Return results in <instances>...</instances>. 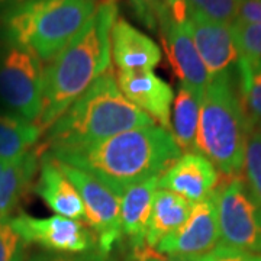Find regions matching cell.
I'll list each match as a JSON object with an SVG mask.
<instances>
[{"mask_svg":"<svg viewBox=\"0 0 261 261\" xmlns=\"http://www.w3.org/2000/svg\"><path fill=\"white\" fill-rule=\"evenodd\" d=\"M251 122L235 93L231 74L209 79L200 97L196 151L226 177L244 170L245 145Z\"/></svg>","mask_w":261,"mask_h":261,"instance_id":"obj_5","label":"cell"},{"mask_svg":"<svg viewBox=\"0 0 261 261\" xmlns=\"http://www.w3.org/2000/svg\"><path fill=\"white\" fill-rule=\"evenodd\" d=\"M23 2H27V0H0V15L8 12L12 8H15V6H18L20 3H23Z\"/></svg>","mask_w":261,"mask_h":261,"instance_id":"obj_33","label":"cell"},{"mask_svg":"<svg viewBox=\"0 0 261 261\" xmlns=\"http://www.w3.org/2000/svg\"><path fill=\"white\" fill-rule=\"evenodd\" d=\"M49 154L94 176L121 197L129 187L160 177L181 151L171 132L154 123L125 130L90 147Z\"/></svg>","mask_w":261,"mask_h":261,"instance_id":"obj_1","label":"cell"},{"mask_svg":"<svg viewBox=\"0 0 261 261\" xmlns=\"http://www.w3.org/2000/svg\"><path fill=\"white\" fill-rule=\"evenodd\" d=\"M130 3L137 18L151 31H157L160 23L170 16L166 0H130Z\"/></svg>","mask_w":261,"mask_h":261,"instance_id":"obj_27","label":"cell"},{"mask_svg":"<svg viewBox=\"0 0 261 261\" xmlns=\"http://www.w3.org/2000/svg\"><path fill=\"white\" fill-rule=\"evenodd\" d=\"M27 245L10 224V218L0 219V261H25Z\"/></svg>","mask_w":261,"mask_h":261,"instance_id":"obj_26","label":"cell"},{"mask_svg":"<svg viewBox=\"0 0 261 261\" xmlns=\"http://www.w3.org/2000/svg\"><path fill=\"white\" fill-rule=\"evenodd\" d=\"M187 27L209 77L231 74L232 67L240 61L231 25L187 12Z\"/></svg>","mask_w":261,"mask_h":261,"instance_id":"obj_11","label":"cell"},{"mask_svg":"<svg viewBox=\"0 0 261 261\" xmlns=\"http://www.w3.org/2000/svg\"><path fill=\"white\" fill-rule=\"evenodd\" d=\"M218 244V211L212 193L209 197L192 205L186 222L177 231L160 241L155 251L171 257L199 258L212 251Z\"/></svg>","mask_w":261,"mask_h":261,"instance_id":"obj_10","label":"cell"},{"mask_svg":"<svg viewBox=\"0 0 261 261\" xmlns=\"http://www.w3.org/2000/svg\"><path fill=\"white\" fill-rule=\"evenodd\" d=\"M100 0H27L0 15V39L49 63L80 32Z\"/></svg>","mask_w":261,"mask_h":261,"instance_id":"obj_4","label":"cell"},{"mask_svg":"<svg viewBox=\"0 0 261 261\" xmlns=\"http://www.w3.org/2000/svg\"><path fill=\"white\" fill-rule=\"evenodd\" d=\"M134 258L137 261H197V258H183L160 254L159 251H155V248H151L148 245L140 250H134Z\"/></svg>","mask_w":261,"mask_h":261,"instance_id":"obj_31","label":"cell"},{"mask_svg":"<svg viewBox=\"0 0 261 261\" xmlns=\"http://www.w3.org/2000/svg\"><path fill=\"white\" fill-rule=\"evenodd\" d=\"M192 211V203L170 190L159 189L154 196L151 216H149L145 243L155 248L160 241L177 231Z\"/></svg>","mask_w":261,"mask_h":261,"instance_id":"obj_19","label":"cell"},{"mask_svg":"<svg viewBox=\"0 0 261 261\" xmlns=\"http://www.w3.org/2000/svg\"><path fill=\"white\" fill-rule=\"evenodd\" d=\"M197 261H261V254L241 251L218 244L212 251L199 257Z\"/></svg>","mask_w":261,"mask_h":261,"instance_id":"obj_28","label":"cell"},{"mask_svg":"<svg viewBox=\"0 0 261 261\" xmlns=\"http://www.w3.org/2000/svg\"><path fill=\"white\" fill-rule=\"evenodd\" d=\"M231 31L240 57L261 61V25L235 20Z\"/></svg>","mask_w":261,"mask_h":261,"instance_id":"obj_25","label":"cell"},{"mask_svg":"<svg viewBox=\"0 0 261 261\" xmlns=\"http://www.w3.org/2000/svg\"><path fill=\"white\" fill-rule=\"evenodd\" d=\"M112 58L119 71L152 70L161 61V49L128 20L118 18L111 31Z\"/></svg>","mask_w":261,"mask_h":261,"instance_id":"obj_15","label":"cell"},{"mask_svg":"<svg viewBox=\"0 0 261 261\" xmlns=\"http://www.w3.org/2000/svg\"><path fill=\"white\" fill-rule=\"evenodd\" d=\"M219 244L261 254V205L243 178L232 177L214 192Z\"/></svg>","mask_w":261,"mask_h":261,"instance_id":"obj_7","label":"cell"},{"mask_svg":"<svg viewBox=\"0 0 261 261\" xmlns=\"http://www.w3.org/2000/svg\"><path fill=\"white\" fill-rule=\"evenodd\" d=\"M241 102L251 123L261 121V61L240 57Z\"/></svg>","mask_w":261,"mask_h":261,"instance_id":"obj_22","label":"cell"},{"mask_svg":"<svg viewBox=\"0 0 261 261\" xmlns=\"http://www.w3.org/2000/svg\"><path fill=\"white\" fill-rule=\"evenodd\" d=\"M235 20L261 25V0H244Z\"/></svg>","mask_w":261,"mask_h":261,"instance_id":"obj_30","label":"cell"},{"mask_svg":"<svg viewBox=\"0 0 261 261\" xmlns=\"http://www.w3.org/2000/svg\"><path fill=\"white\" fill-rule=\"evenodd\" d=\"M187 12H193L200 16L231 25L235 22L238 9L244 0H186Z\"/></svg>","mask_w":261,"mask_h":261,"instance_id":"obj_24","label":"cell"},{"mask_svg":"<svg viewBox=\"0 0 261 261\" xmlns=\"http://www.w3.org/2000/svg\"><path fill=\"white\" fill-rule=\"evenodd\" d=\"M154 123L122 94L109 68L48 128L44 148L48 152L84 148Z\"/></svg>","mask_w":261,"mask_h":261,"instance_id":"obj_3","label":"cell"},{"mask_svg":"<svg viewBox=\"0 0 261 261\" xmlns=\"http://www.w3.org/2000/svg\"><path fill=\"white\" fill-rule=\"evenodd\" d=\"M244 170L247 186L261 205V134L255 123H251L247 137Z\"/></svg>","mask_w":261,"mask_h":261,"instance_id":"obj_23","label":"cell"},{"mask_svg":"<svg viewBox=\"0 0 261 261\" xmlns=\"http://www.w3.org/2000/svg\"><path fill=\"white\" fill-rule=\"evenodd\" d=\"M171 18L181 23L187 20V2L186 0H166Z\"/></svg>","mask_w":261,"mask_h":261,"instance_id":"obj_32","label":"cell"},{"mask_svg":"<svg viewBox=\"0 0 261 261\" xmlns=\"http://www.w3.org/2000/svg\"><path fill=\"white\" fill-rule=\"evenodd\" d=\"M116 83L122 94L135 108L170 132L171 109L174 94L170 84L166 83L151 70L118 71Z\"/></svg>","mask_w":261,"mask_h":261,"instance_id":"obj_12","label":"cell"},{"mask_svg":"<svg viewBox=\"0 0 261 261\" xmlns=\"http://www.w3.org/2000/svg\"><path fill=\"white\" fill-rule=\"evenodd\" d=\"M42 61L25 48L0 39V102L38 123L42 111Z\"/></svg>","mask_w":261,"mask_h":261,"instance_id":"obj_6","label":"cell"},{"mask_svg":"<svg viewBox=\"0 0 261 261\" xmlns=\"http://www.w3.org/2000/svg\"><path fill=\"white\" fill-rule=\"evenodd\" d=\"M118 19L113 0L99 5L94 15L48 65L42 77V132L111 68V31Z\"/></svg>","mask_w":261,"mask_h":261,"instance_id":"obj_2","label":"cell"},{"mask_svg":"<svg viewBox=\"0 0 261 261\" xmlns=\"http://www.w3.org/2000/svg\"><path fill=\"white\" fill-rule=\"evenodd\" d=\"M113 2H115V0H113Z\"/></svg>","mask_w":261,"mask_h":261,"instance_id":"obj_35","label":"cell"},{"mask_svg":"<svg viewBox=\"0 0 261 261\" xmlns=\"http://www.w3.org/2000/svg\"><path fill=\"white\" fill-rule=\"evenodd\" d=\"M199 109H200V96L186 86L180 84L173 102L170 132L180 151H183L185 154L197 152L196 137H197V125H199Z\"/></svg>","mask_w":261,"mask_h":261,"instance_id":"obj_21","label":"cell"},{"mask_svg":"<svg viewBox=\"0 0 261 261\" xmlns=\"http://www.w3.org/2000/svg\"><path fill=\"white\" fill-rule=\"evenodd\" d=\"M10 224L27 244H38L49 251L80 254L99 250L97 240L89 228L60 215L37 218L20 214L10 218Z\"/></svg>","mask_w":261,"mask_h":261,"instance_id":"obj_9","label":"cell"},{"mask_svg":"<svg viewBox=\"0 0 261 261\" xmlns=\"http://www.w3.org/2000/svg\"><path fill=\"white\" fill-rule=\"evenodd\" d=\"M57 164L79 192L83 202L84 221L93 231L99 251L108 255L122 237L121 197L83 170L60 161Z\"/></svg>","mask_w":261,"mask_h":261,"instance_id":"obj_8","label":"cell"},{"mask_svg":"<svg viewBox=\"0 0 261 261\" xmlns=\"http://www.w3.org/2000/svg\"><path fill=\"white\" fill-rule=\"evenodd\" d=\"M255 125H257V128H258V130H260V134H261V121L255 122Z\"/></svg>","mask_w":261,"mask_h":261,"instance_id":"obj_34","label":"cell"},{"mask_svg":"<svg viewBox=\"0 0 261 261\" xmlns=\"http://www.w3.org/2000/svg\"><path fill=\"white\" fill-rule=\"evenodd\" d=\"M29 261H108L106 254L99 250L80 254H65V252H48L32 257Z\"/></svg>","mask_w":261,"mask_h":261,"instance_id":"obj_29","label":"cell"},{"mask_svg":"<svg viewBox=\"0 0 261 261\" xmlns=\"http://www.w3.org/2000/svg\"><path fill=\"white\" fill-rule=\"evenodd\" d=\"M159 31L180 84L189 87L202 97L211 77L196 49L187 20L178 23L170 15L160 23Z\"/></svg>","mask_w":261,"mask_h":261,"instance_id":"obj_13","label":"cell"},{"mask_svg":"<svg viewBox=\"0 0 261 261\" xmlns=\"http://www.w3.org/2000/svg\"><path fill=\"white\" fill-rule=\"evenodd\" d=\"M39 168V154H28L15 160H0V219L9 214L27 193Z\"/></svg>","mask_w":261,"mask_h":261,"instance_id":"obj_18","label":"cell"},{"mask_svg":"<svg viewBox=\"0 0 261 261\" xmlns=\"http://www.w3.org/2000/svg\"><path fill=\"white\" fill-rule=\"evenodd\" d=\"M218 185V170L200 152L180 155L159 177V189L181 196L192 205L209 197Z\"/></svg>","mask_w":261,"mask_h":261,"instance_id":"obj_14","label":"cell"},{"mask_svg":"<svg viewBox=\"0 0 261 261\" xmlns=\"http://www.w3.org/2000/svg\"><path fill=\"white\" fill-rule=\"evenodd\" d=\"M159 190V177H152L129 187L121 196V229L129 238L132 251L145 247V233L152 202Z\"/></svg>","mask_w":261,"mask_h":261,"instance_id":"obj_17","label":"cell"},{"mask_svg":"<svg viewBox=\"0 0 261 261\" xmlns=\"http://www.w3.org/2000/svg\"><path fill=\"white\" fill-rule=\"evenodd\" d=\"M41 134L37 123L0 108V160H15L28 154Z\"/></svg>","mask_w":261,"mask_h":261,"instance_id":"obj_20","label":"cell"},{"mask_svg":"<svg viewBox=\"0 0 261 261\" xmlns=\"http://www.w3.org/2000/svg\"><path fill=\"white\" fill-rule=\"evenodd\" d=\"M35 192L57 215L74 221L84 219L83 202L79 192L47 151L39 159V176Z\"/></svg>","mask_w":261,"mask_h":261,"instance_id":"obj_16","label":"cell"}]
</instances>
